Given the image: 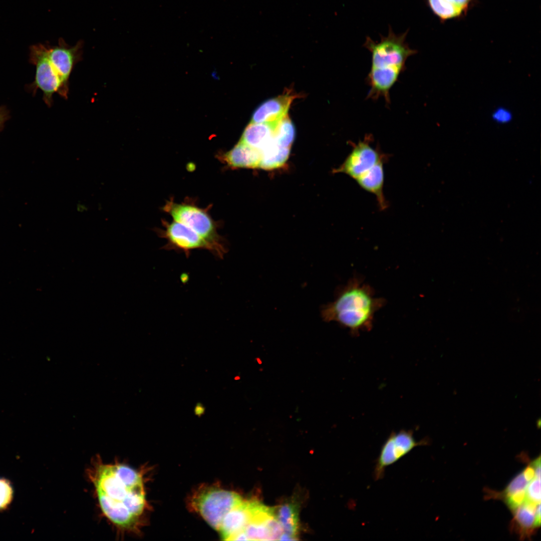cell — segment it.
<instances>
[{
  "label": "cell",
  "instance_id": "obj_1",
  "mask_svg": "<svg viewBox=\"0 0 541 541\" xmlns=\"http://www.w3.org/2000/svg\"><path fill=\"white\" fill-rule=\"evenodd\" d=\"M143 472L124 461L92 458L86 469L88 480L101 514L117 537L137 534L147 508Z\"/></svg>",
  "mask_w": 541,
  "mask_h": 541
},
{
  "label": "cell",
  "instance_id": "obj_2",
  "mask_svg": "<svg viewBox=\"0 0 541 541\" xmlns=\"http://www.w3.org/2000/svg\"><path fill=\"white\" fill-rule=\"evenodd\" d=\"M407 34L408 30L396 35L390 27L388 35H381L379 42L366 37L364 46L371 53V65L366 78L370 87L367 99L383 98L386 105H390V90L405 71L408 58L417 52L406 42Z\"/></svg>",
  "mask_w": 541,
  "mask_h": 541
},
{
  "label": "cell",
  "instance_id": "obj_3",
  "mask_svg": "<svg viewBox=\"0 0 541 541\" xmlns=\"http://www.w3.org/2000/svg\"><path fill=\"white\" fill-rule=\"evenodd\" d=\"M385 302L375 297L373 289L361 277L355 276L338 289L333 302L323 307L321 316L324 321L336 322L357 335L372 328L374 316Z\"/></svg>",
  "mask_w": 541,
  "mask_h": 541
},
{
  "label": "cell",
  "instance_id": "obj_4",
  "mask_svg": "<svg viewBox=\"0 0 541 541\" xmlns=\"http://www.w3.org/2000/svg\"><path fill=\"white\" fill-rule=\"evenodd\" d=\"M212 206L211 204L206 207H200L196 199L189 197L178 203L171 197L161 209L174 220L186 225L200 235L210 246L211 252L221 259L227 252V247L224 238L218 232L221 224L220 221L214 220L210 214Z\"/></svg>",
  "mask_w": 541,
  "mask_h": 541
},
{
  "label": "cell",
  "instance_id": "obj_5",
  "mask_svg": "<svg viewBox=\"0 0 541 541\" xmlns=\"http://www.w3.org/2000/svg\"><path fill=\"white\" fill-rule=\"evenodd\" d=\"M31 60L36 67L34 84L43 92L46 104L49 106L52 105L55 93L67 99L72 72L69 65L59 56L49 51L44 44L32 46Z\"/></svg>",
  "mask_w": 541,
  "mask_h": 541
},
{
  "label": "cell",
  "instance_id": "obj_6",
  "mask_svg": "<svg viewBox=\"0 0 541 541\" xmlns=\"http://www.w3.org/2000/svg\"><path fill=\"white\" fill-rule=\"evenodd\" d=\"M242 501L235 492L207 487L199 489L193 495L191 504L209 525L218 530L227 513Z\"/></svg>",
  "mask_w": 541,
  "mask_h": 541
},
{
  "label": "cell",
  "instance_id": "obj_7",
  "mask_svg": "<svg viewBox=\"0 0 541 541\" xmlns=\"http://www.w3.org/2000/svg\"><path fill=\"white\" fill-rule=\"evenodd\" d=\"M411 430L392 432L381 447L373 471L375 480L383 478L386 468L409 453L416 447L428 444V439L417 441Z\"/></svg>",
  "mask_w": 541,
  "mask_h": 541
},
{
  "label": "cell",
  "instance_id": "obj_8",
  "mask_svg": "<svg viewBox=\"0 0 541 541\" xmlns=\"http://www.w3.org/2000/svg\"><path fill=\"white\" fill-rule=\"evenodd\" d=\"M373 141L372 134H367L357 143L351 142L352 150L337 171L355 180L379 162L386 160L388 156L379 148L372 145Z\"/></svg>",
  "mask_w": 541,
  "mask_h": 541
},
{
  "label": "cell",
  "instance_id": "obj_9",
  "mask_svg": "<svg viewBox=\"0 0 541 541\" xmlns=\"http://www.w3.org/2000/svg\"><path fill=\"white\" fill-rule=\"evenodd\" d=\"M163 228H156L158 235L167 240L163 249L183 252L188 257L195 249H206L211 252L208 243L198 233L186 225L173 220H161Z\"/></svg>",
  "mask_w": 541,
  "mask_h": 541
},
{
  "label": "cell",
  "instance_id": "obj_10",
  "mask_svg": "<svg viewBox=\"0 0 541 541\" xmlns=\"http://www.w3.org/2000/svg\"><path fill=\"white\" fill-rule=\"evenodd\" d=\"M257 501H242L224 517L219 530L224 540L232 538L242 531L252 518Z\"/></svg>",
  "mask_w": 541,
  "mask_h": 541
},
{
  "label": "cell",
  "instance_id": "obj_11",
  "mask_svg": "<svg viewBox=\"0 0 541 541\" xmlns=\"http://www.w3.org/2000/svg\"><path fill=\"white\" fill-rule=\"evenodd\" d=\"M216 158L228 169L259 168L260 154L257 150L238 142L227 151H220Z\"/></svg>",
  "mask_w": 541,
  "mask_h": 541
},
{
  "label": "cell",
  "instance_id": "obj_12",
  "mask_svg": "<svg viewBox=\"0 0 541 541\" xmlns=\"http://www.w3.org/2000/svg\"><path fill=\"white\" fill-rule=\"evenodd\" d=\"M295 96L289 93L264 101L254 111L252 123H277L288 115Z\"/></svg>",
  "mask_w": 541,
  "mask_h": 541
},
{
  "label": "cell",
  "instance_id": "obj_13",
  "mask_svg": "<svg viewBox=\"0 0 541 541\" xmlns=\"http://www.w3.org/2000/svg\"><path fill=\"white\" fill-rule=\"evenodd\" d=\"M277 123L250 122L245 128L239 142L261 152L273 143Z\"/></svg>",
  "mask_w": 541,
  "mask_h": 541
},
{
  "label": "cell",
  "instance_id": "obj_14",
  "mask_svg": "<svg viewBox=\"0 0 541 541\" xmlns=\"http://www.w3.org/2000/svg\"><path fill=\"white\" fill-rule=\"evenodd\" d=\"M385 161L379 162L355 180L362 189L375 195L381 210L385 209L388 206L383 191Z\"/></svg>",
  "mask_w": 541,
  "mask_h": 541
},
{
  "label": "cell",
  "instance_id": "obj_15",
  "mask_svg": "<svg viewBox=\"0 0 541 541\" xmlns=\"http://www.w3.org/2000/svg\"><path fill=\"white\" fill-rule=\"evenodd\" d=\"M429 8L442 22L465 16L475 0H426Z\"/></svg>",
  "mask_w": 541,
  "mask_h": 541
},
{
  "label": "cell",
  "instance_id": "obj_16",
  "mask_svg": "<svg viewBox=\"0 0 541 541\" xmlns=\"http://www.w3.org/2000/svg\"><path fill=\"white\" fill-rule=\"evenodd\" d=\"M538 504L525 500L513 511L514 518L512 527L515 530H518L520 537L528 536L535 528L534 526V515Z\"/></svg>",
  "mask_w": 541,
  "mask_h": 541
},
{
  "label": "cell",
  "instance_id": "obj_17",
  "mask_svg": "<svg viewBox=\"0 0 541 541\" xmlns=\"http://www.w3.org/2000/svg\"><path fill=\"white\" fill-rule=\"evenodd\" d=\"M275 512L282 527L283 533L290 536L293 540H297L299 525L297 504L291 502L285 503L281 505Z\"/></svg>",
  "mask_w": 541,
  "mask_h": 541
},
{
  "label": "cell",
  "instance_id": "obj_18",
  "mask_svg": "<svg viewBox=\"0 0 541 541\" xmlns=\"http://www.w3.org/2000/svg\"><path fill=\"white\" fill-rule=\"evenodd\" d=\"M295 137V128L288 115L276 125L274 140L279 146L290 148Z\"/></svg>",
  "mask_w": 541,
  "mask_h": 541
},
{
  "label": "cell",
  "instance_id": "obj_19",
  "mask_svg": "<svg viewBox=\"0 0 541 541\" xmlns=\"http://www.w3.org/2000/svg\"><path fill=\"white\" fill-rule=\"evenodd\" d=\"M525 478L523 472L516 475L509 483L505 489L502 493H494L495 497L506 498L512 494L523 490H525L528 483Z\"/></svg>",
  "mask_w": 541,
  "mask_h": 541
},
{
  "label": "cell",
  "instance_id": "obj_20",
  "mask_svg": "<svg viewBox=\"0 0 541 541\" xmlns=\"http://www.w3.org/2000/svg\"><path fill=\"white\" fill-rule=\"evenodd\" d=\"M526 500L538 504L540 502V478L534 477L526 488Z\"/></svg>",
  "mask_w": 541,
  "mask_h": 541
},
{
  "label": "cell",
  "instance_id": "obj_21",
  "mask_svg": "<svg viewBox=\"0 0 541 541\" xmlns=\"http://www.w3.org/2000/svg\"><path fill=\"white\" fill-rule=\"evenodd\" d=\"M13 490L10 482L0 478V510L5 509L12 500Z\"/></svg>",
  "mask_w": 541,
  "mask_h": 541
},
{
  "label": "cell",
  "instance_id": "obj_22",
  "mask_svg": "<svg viewBox=\"0 0 541 541\" xmlns=\"http://www.w3.org/2000/svg\"><path fill=\"white\" fill-rule=\"evenodd\" d=\"M509 508L512 511L521 505L526 500L525 490L518 491L504 499Z\"/></svg>",
  "mask_w": 541,
  "mask_h": 541
},
{
  "label": "cell",
  "instance_id": "obj_23",
  "mask_svg": "<svg viewBox=\"0 0 541 541\" xmlns=\"http://www.w3.org/2000/svg\"><path fill=\"white\" fill-rule=\"evenodd\" d=\"M493 119L498 123H506L512 119V114L509 111L504 108H497L492 114Z\"/></svg>",
  "mask_w": 541,
  "mask_h": 541
},
{
  "label": "cell",
  "instance_id": "obj_24",
  "mask_svg": "<svg viewBox=\"0 0 541 541\" xmlns=\"http://www.w3.org/2000/svg\"><path fill=\"white\" fill-rule=\"evenodd\" d=\"M525 479L530 481L535 477V470L531 463L522 471Z\"/></svg>",
  "mask_w": 541,
  "mask_h": 541
},
{
  "label": "cell",
  "instance_id": "obj_25",
  "mask_svg": "<svg viewBox=\"0 0 541 541\" xmlns=\"http://www.w3.org/2000/svg\"><path fill=\"white\" fill-rule=\"evenodd\" d=\"M540 504L538 503L535 509L534 515V526L535 528L540 526Z\"/></svg>",
  "mask_w": 541,
  "mask_h": 541
},
{
  "label": "cell",
  "instance_id": "obj_26",
  "mask_svg": "<svg viewBox=\"0 0 541 541\" xmlns=\"http://www.w3.org/2000/svg\"><path fill=\"white\" fill-rule=\"evenodd\" d=\"M8 118V113L5 108L0 107V129L3 127L6 120Z\"/></svg>",
  "mask_w": 541,
  "mask_h": 541
},
{
  "label": "cell",
  "instance_id": "obj_27",
  "mask_svg": "<svg viewBox=\"0 0 541 541\" xmlns=\"http://www.w3.org/2000/svg\"><path fill=\"white\" fill-rule=\"evenodd\" d=\"M204 407L200 404H197L195 408V413L196 415H201L204 412Z\"/></svg>",
  "mask_w": 541,
  "mask_h": 541
}]
</instances>
